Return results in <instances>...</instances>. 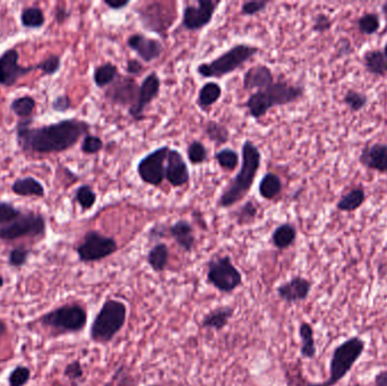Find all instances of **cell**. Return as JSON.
Masks as SVG:
<instances>
[{"label": "cell", "instance_id": "681fc988", "mask_svg": "<svg viewBox=\"0 0 387 386\" xmlns=\"http://www.w3.org/2000/svg\"><path fill=\"white\" fill-rule=\"evenodd\" d=\"M332 26V21L330 17L325 14L316 15L314 19L313 30L317 34H324L330 30Z\"/></svg>", "mask_w": 387, "mask_h": 386}, {"label": "cell", "instance_id": "d6a6232c", "mask_svg": "<svg viewBox=\"0 0 387 386\" xmlns=\"http://www.w3.org/2000/svg\"><path fill=\"white\" fill-rule=\"evenodd\" d=\"M365 200V191L363 188H354L339 200L338 208L344 212L356 211L357 208L363 205Z\"/></svg>", "mask_w": 387, "mask_h": 386}, {"label": "cell", "instance_id": "f1b7e54d", "mask_svg": "<svg viewBox=\"0 0 387 386\" xmlns=\"http://www.w3.org/2000/svg\"><path fill=\"white\" fill-rule=\"evenodd\" d=\"M169 248L163 243H158L152 247L148 254V263L155 272H163L169 262Z\"/></svg>", "mask_w": 387, "mask_h": 386}, {"label": "cell", "instance_id": "e575fe53", "mask_svg": "<svg viewBox=\"0 0 387 386\" xmlns=\"http://www.w3.org/2000/svg\"><path fill=\"white\" fill-rule=\"evenodd\" d=\"M74 200L82 208L83 211H88L96 203V194L90 185H81L75 191Z\"/></svg>", "mask_w": 387, "mask_h": 386}, {"label": "cell", "instance_id": "b9f144b4", "mask_svg": "<svg viewBox=\"0 0 387 386\" xmlns=\"http://www.w3.org/2000/svg\"><path fill=\"white\" fill-rule=\"evenodd\" d=\"M257 215V206L252 200L244 203V205L236 212V221L238 225H244L252 223Z\"/></svg>", "mask_w": 387, "mask_h": 386}, {"label": "cell", "instance_id": "60d3db41", "mask_svg": "<svg viewBox=\"0 0 387 386\" xmlns=\"http://www.w3.org/2000/svg\"><path fill=\"white\" fill-rule=\"evenodd\" d=\"M23 213L21 208L9 202L0 200V228L9 225Z\"/></svg>", "mask_w": 387, "mask_h": 386}, {"label": "cell", "instance_id": "484cf974", "mask_svg": "<svg viewBox=\"0 0 387 386\" xmlns=\"http://www.w3.org/2000/svg\"><path fill=\"white\" fill-rule=\"evenodd\" d=\"M19 21L23 28L28 30H38L46 24V15L38 6H29L23 9L19 15Z\"/></svg>", "mask_w": 387, "mask_h": 386}, {"label": "cell", "instance_id": "9f6ffc18", "mask_svg": "<svg viewBox=\"0 0 387 386\" xmlns=\"http://www.w3.org/2000/svg\"><path fill=\"white\" fill-rule=\"evenodd\" d=\"M7 331H9V326L5 320H0V339L7 335Z\"/></svg>", "mask_w": 387, "mask_h": 386}, {"label": "cell", "instance_id": "cb8c5ba5", "mask_svg": "<svg viewBox=\"0 0 387 386\" xmlns=\"http://www.w3.org/2000/svg\"><path fill=\"white\" fill-rule=\"evenodd\" d=\"M282 192V181L279 176L267 173L258 185V193L264 200H272Z\"/></svg>", "mask_w": 387, "mask_h": 386}, {"label": "cell", "instance_id": "e0dca14e", "mask_svg": "<svg viewBox=\"0 0 387 386\" xmlns=\"http://www.w3.org/2000/svg\"><path fill=\"white\" fill-rule=\"evenodd\" d=\"M165 179L171 186L182 187L190 179V169L185 161L184 156L178 150L169 151L165 166Z\"/></svg>", "mask_w": 387, "mask_h": 386}, {"label": "cell", "instance_id": "7402d4cb", "mask_svg": "<svg viewBox=\"0 0 387 386\" xmlns=\"http://www.w3.org/2000/svg\"><path fill=\"white\" fill-rule=\"evenodd\" d=\"M11 192L21 198H43L46 196V188L41 181L30 176L17 178L11 185Z\"/></svg>", "mask_w": 387, "mask_h": 386}, {"label": "cell", "instance_id": "f907efd6", "mask_svg": "<svg viewBox=\"0 0 387 386\" xmlns=\"http://www.w3.org/2000/svg\"><path fill=\"white\" fill-rule=\"evenodd\" d=\"M126 71L130 76H132V75H134V76H140V75L143 74L144 66L140 61H138V59H129V61H127Z\"/></svg>", "mask_w": 387, "mask_h": 386}, {"label": "cell", "instance_id": "8fae6325", "mask_svg": "<svg viewBox=\"0 0 387 386\" xmlns=\"http://www.w3.org/2000/svg\"><path fill=\"white\" fill-rule=\"evenodd\" d=\"M170 148L167 146L158 148L157 150L146 154L138 162V173L145 184L159 186L165 179V161Z\"/></svg>", "mask_w": 387, "mask_h": 386}, {"label": "cell", "instance_id": "5b68a950", "mask_svg": "<svg viewBox=\"0 0 387 386\" xmlns=\"http://www.w3.org/2000/svg\"><path fill=\"white\" fill-rule=\"evenodd\" d=\"M365 340L351 337L334 349L330 362V375L321 383L296 384V386H335L346 377L365 351Z\"/></svg>", "mask_w": 387, "mask_h": 386}, {"label": "cell", "instance_id": "d6986e66", "mask_svg": "<svg viewBox=\"0 0 387 386\" xmlns=\"http://www.w3.org/2000/svg\"><path fill=\"white\" fill-rule=\"evenodd\" d=\"M274 83V75L269 67L257 65L250 67L244 75L242 85L246 91H262L269 88Z\"/></svg>", "mask_w": 387, "mask_h": 386}, {"label": "cell", "instance_id": "94428289", "mask_svg": "<svg viewBox=\"0 0 387 386\" xmlns=\"http://www.w3.org/2000/svg\"><path fill=\"white\" fill-rule=\"evenodd\" d=\"M150 386H158V385H150Z\"/></svg>", "mask_w": 387, "mask_h": 386}, {"label": "cell", "instance_id": "5bb4252c", "mask_svg": "<svg viewBox=\"0 0 387 386\" xmlns=\"http://www.w3.org/2000/svg\"><path fill=\"white\" fill-rule=\"evenodd\" d=\"M140 85L132 76L119 75L117 80L107 88L105 98L110 103L120 107H133L138 100Z\"/></svg>", "mask_w": 387, "mask_h": 386}, {"label": "cell", "instance_id": "bcb514c9", "mask_svg": "<svg viewBox=\"0 0 387 386\" xmlns=\"http://www.w3.org/2000/svg\"><path fill=\"white\" fill-rule=\"evenodd\" d=\"M63 376L68 378L72 386H78L81 380L84 377V370H83L82 364L80 360H74L69 362L65 370H63Z\"/></svg>", "mask_w": 387, "mask_h": 386}, {"label": "cell", "instance_id": "83f0119b", "mask_svg": "<svg viewBox=\"0 0 387 386\" xmlns=\"http://www.w3.org/2000/svg\"><path fill=\"white\" fill-rule=\"evenodd\" d=\"M299 337L301 340L300 355L305 359L315 358L317 349H316L313 326L307 322H302L299 326Z\"/></svg>", "mask_w": 387, "mask_h": 386}, {"label": "cell", "instance_id": "7a4b0ae2", "mask_svg": "<svg viewBox=\"0 0 387 386\" xmlns=\"http://www.w3.org/2000/svg\"><path fill=\"white\" fill-rule=\"evenodd\" d=\"M262 154L259 148L252 141H244L242 148V165L239 173H237L228 186L221 194L217 205L222 208H231L244 200L249 193L255 181L256 175L261 168Z\"/></svg>", "mask_w": 387, "mask_h": 386}, {"label": "cell", "instance_id": "277c9868", "mask_svg": "<svg viewBox=\"0 0 387 386\" xmlns=\"http://www.w3.org/2000/svg\"><path fill=\"white\" fill-rule=\"evenodd\" d=\"M36 322L53 337L76 335L86 329L88 313L82 305L73 303L46 313Z\"/></svg>", "mask_w": 387, "mask_h": 386}, {"label": "cell", "instance_id": "91938a15", "mask_svg": "<svg viewBox=\"0 0 387 386\" xmlns=\"http://www.w3.org/2000/svg\"><path fill=\"white\" fill-rule=\"evenodd\" d=\"M384 55H385V57L387 58V44H386V46H385Z\"/></svg>", "mask_w": 387, "mask_h": 386}, {"label": "cell", "instance_id": "f6af8a7d", "mask_svg": "<svg viewBox=\"0 0 387 386\" xmlns=\"http://www.w3.org/2000/svg\"><path fill=\"white\" fill-rule=\"evenodd\" d=\"M358 26H359V30L363 34H367V36L376 34L377 31L379 30V26H381L379 17L376 14H373V13L363 15L358 21Z\"/></svg>", "mask_w": 387, "mask_h": 386}, {"label": "cell", "instance_id": "ee69618b", "mask_svg": "<svg viewBox=\"0 0 387 386\" xmlns=\"http://www.w3.org/2000/svg\"><path fill=\"white\" fill-rule=\"evenodd\" d=\"M344 102L352 111L357 113V111H360V110L366 107V104L368 102V98H367L366 94L361 93V92H357L356 90H350L344 96Z\"/></svg>", "mask_w": 387, "mask_h": 386}, {"label": "cell", "instance_id": "603a6c76", "mask_svg": "<svg viewBox=\"0 0 387 386\" xmlns=\"http://www.w3.org/2000/svg\"><path fill=\"white\" fill-rule=\"evenodd\" d=\"M234 315V308L229 306L217 307L202 320L204 329H213L221 331L228 325L229 320Z\"/></svg>", "mask_w": 387, "mask_h": 386}, {"label": "cell", "instance_id": "9a60e30c", "mask_svg": "<svg viewBox=\"0 0 387 386\" xmlns=\"http://www.w3.org/2000/svg\"><path fill=\"white\" fill-rule=\"evenodd\" d=\"M161 88V81L157 73H151L140 83V91H138V100L133 107L129 108L128 113L134 121H143L145 118L144 111L148 104H151L155 98H158Z\"/></svg>", "mask_w": 387, "mask_h": 386}, {"label": "cell", "instance_id": "f5cc1de1", "mask_svg": "<svg viewBox=\"0 0 387 386\" xmlns=\"http://www.w3.org/2000/svg\"><path fill=\"white\" fill-rule=\"evenodd\" d=\"M165 231L167 230H165V225H157L152 228L148 235H150V239H151V240H155V239L163 238L165 235Z\"/></svg>", "mask_w": 387, "mask_h": 386}, {"label": "cell", "instance_id": "30bf717a", "mask_svg": "<svg viewBox=\"0 0 387 386\" xmlns=\"http://www.w3.org/2000/svg\"><path fill=\"white\" fill-rule=\"evenodd\" d=\"M207 280L220 293H231L242 285V275L229 256H220L207 264Z\"/></svg>", "mask_w": 387, "mask_h": 386}, {"label": "cell", "instance_id": "9c48e42d", "mask_svg": "<svg viewBox=\"0 0 387 386\" xmlns=\"http://www.w3.org/2000/svg\"><path fill=\"white\" fill-rule=\"evenodd\" d=\"M117 250L118 245L115 238L102 235L96 230L88 231L75 248L77 258L82 263H93L105 260L115 254Z\"/></svg>", "mask_w": 387, "mask_h": 386}, {"label": "cell", "instance_id": "680465c9", "mask_svg": "<svg viewBox=\"0 0 387 386\" xmlns=\"http://www.w3.org/2000/svg\"><path fill=\"white\" fill-rule=\"evenodd\" d=\"M4 285H5V279H4L3 275L0 274V289H1V288L4 287Z\"/></svg>", "mask_w": 387, "mask_h": 386}, {"label": "cell", "instance_id": "4dcf8cb0", "mask_svg": "<svg viewBox=\"0 0 387 386\" xmlns=\"http://www.w3.org/2000/svg\"><path fill=\"white\" fill-rule=\"evenodd\" d=\"M363 61L366 68L371 74L377 76H384L387 74V58L385 57L384 52L379 50L366 52Z\"/></svg>", "mask_w": 387, "mask_h": 386}, {"label": "cell", "instance_id": "6da1fadb", "mask_svg": "<svg viewBox=\"0 0 387 386\" xmlns=\"http://www.w3.org/2000/svg\"><path fill=\"white\" fill-rule=\"evenodd\" d=\"M33 118L21 119L16 125L19 148L28 154H58L68 151L91 129V125L76 118L44 126L32 127Z\"/></svg>", "mask_w": 387, "mask_h": 386}, {"label": "cell", "instance_id": "52a82bcc", "mask_svg": "<svg viewBox=\"0 0 387 386\" xmlns=\"http://www.w3.org/2000/svg\"><path fill=\"white\" fill-rule=\"evenodd\" d=\"M258 51L259 49L252 44H234V47L223 52L222 55L213 61L200 64L196 71L203 78H222L237 69L242 68L244 64L257 55Z\"/></svg>", "mask_w": 387, "mask_h": 386}, {"label": "cell", "instance_id": "c3c4849f", "mask_svg": "<svg viewBox=\"0 0 387 386\" xmlns=\"http://www.w3.org/2000/svg\"><path fill=\"white\" fill-rule=\"evenodd\" d=\"M51 108L55 113H65L72 108V100L67 94L56 96L51 102Z\"/></svg>", "mask_w": 387, "mask_h": 386}, {"label": "cell", "instance_id": "f546056e", "mask_svg": "<svg viewBox=\"0 0 387 386\" xmlns=\"http://www.w3.org/2000/svg\"><path fill=\"white\" fill-rule=\"evenodd\" d=\"M222 96V88L215 82L204 84L198 93L197 104L201 109H207L217 103Z\"/></svg>", "mask_w": 387, "mask_h": 386}, {"label": "cell", "instance_id": "7c38bea8", "mask_svg": "<svg viewBox=\"0 0 387 386\" xmlns=\"http://www.w3.org/2000/svg\"><path fill=\"white\" fill-rule=\"evenodd\" d=\"M220 1L198 0L196 5H187L182 11V26L187 31H201L210 24Z\"/></svg>", "mask_w": 387, "mask_h": 386}, {"label": "cell", "instance_id": "ab89813d", "mask_svg": "<svg viewBox=\"0 0 387 386\" xmlns=\"http://www.w3.org/2000/svg\"><path fill=\"white\" fill-rule=\"evenodd\" d=\"M31 372L30 368L25 365H17L14 370L9 372V386H26L30 382Z\"/></svg>", "mask_w": 387, "mask_h": 386}, {"label": "cell", "instance_id": "7bdbcfd3", "mask_svg": "<svg viewBox=\"0 0 387 386\" xmlns=\"http://www.w3.org/2000/svg\"><path fill=\"white\" fill-rule=\"evenodd\" d=\"M103 146H105V143H103V141L99 136L88 133V135L83 137L81 151L84 154H88V156H93V154L101 152Z\"/></svg>", "mask_w": 387, "mask_h": 386}, {"label": "cell", "instance_id": "ffe728a7", "mask_svg": "<svg viewBox=\"0 0 387 386\" xmlns=\"http://www.w3.org/2000/svg\"><path fill=\"white\" fill-rule=\"evenodd\" d=\"M360 162L368 169L376 170L379 173H387V146L373 144L363 150L360 156Z\"/></svg>", "mask_w": 387, "mask_h": 386}, {"label": "cell", "instance_id": "2e32d148", "mask_svg": "<svg viewBox=\"0 0 387 386\" xmlns=\"http://www.w3.org/2000/svg\"><path fill=\"white\" fill-rule=\"evenodd\" d=\"M127 46L129 49L138 56L142 61L150 64L157 61L162 55L163 44L158 39L148 38L144 34H135L127 39Z\"/></svg>", "mask_w": 387, "mask_h": 386}, {"label": "cell", "instance_id": "db71d44e", "mask_svg": "<svg viewBox=\"0 0 387 386\" xmlns=\"http://www.w3.org/2000/svg\"><path fill=\"white\" fill-rule=\"evenodd\" d=\"M69 13L68 9L65 7H57L55 11V19L57 21L58 24H63L68 19Z\"/></svg>", "mask_w": 387, "mask_h": 386}, {"label": "cell", "instance_id": "3957f363", "mask_svg": "<svg viewBox=\"0 0 387 386\" xmlns=\"http://www.w3.org/2000/svg\"><path fill=\"white\" fill-rule=\"evenodd\" d=\"M305 93L301 86L289 84L287 82L273 83L265 90L256 91L246 102L248 113L255 119H261L269 110L281 107L299 100Z\"/></svg>", "mask_w": 387, "mask_h": 386}, {"label": "cell", "instance_id": "7dc6e473", "mask_svg": "<svg viewBox=\"0 0 387 386\" xmlns=\"http://www.w3.org/2000/svg\"><path fill=\"white\" fill-rule=\"evenodd\" d=\"M269 4V1H261V0L246 1V3L242 4V14L244 16H255V15L265 11Z\"/></svg>", "mask_w": 387, "mask_h": 386}, {"label": "cell", "instance_id": "d4e9b609", "mask_svg": "<svg viewBox=\"0 0 387 386\" xmlns=\"http://www.w3.org/2000/svg\"><path fill=\"white\" fill-rule=\"evenodd\" d=\"M296 238V229L291 223H283L273 231L272 244L277 250H287L292 246Z\"/></svg>", "mask_w": 387, "mask_h": 386}, {"label": "cell", "instance_id": "44dd1931", "mask_svg": "<svg viewBox=\"0 0 387 386\" xmlns=\"http://www.w3.org/2000/svg\"><path fill=\"white\" fill-rule=\"evenodd\" d=\"M169 233L185 252L190 253L195 246L194 229L186 220H178L169 228Z\"/></svg>", "mask_w": 387, "mask_h": 386}, {"label": "cell", "instance_id": "d590c367", "mask_svg": "<svg viewBox=\"0 0 387 386\" xmlns=\"http://www.w3.org/2000/svg\"><path fill=\"white\" fill-rule=\"evenodd\" d=\"M215 160L225 171H234L239 166V154L232 148H222L215 153Z\"/></svg>", "mask_w": 387, "mask_h": 386}, {"label": "cell", "instance_id": "6f0895ef", "mask_svg": "<svg viewBox=\"0 0 387 386\" xmlns=\"http://www.w3.org/2000/svg\"><path fill=\"white\" fill-rule=\"evenodd\" d=\"M383 13H384L385 19H386V26H387V3H385L383 5Z\"/></svg>", "mask_w": 387, "mask_h": 386}, {"label": "cell", "instance_id": "1f68e13d", "mask_svg": "<svg viewBox=\"0 0 387 386\" xmlns=\"http://www.w3.org/2000/svg\"><path fill=\"white\" fill-rule=\"evenodd\" d=\"M36 101L33 96H22L13 100L9 104V109L19 119L32 118L36 111Z\"/></svg>", "mask_w": 387, "mask_h": 386}, {"label": "cell", "instance_id": "4316f807", "mask_svg": "<svg viewBox=\"0 0 387 386\" xmlns=\"http://www.w3.org/2000/svg\"><path fill=\"white\" fill-rule=\"evenodd\" d=\"M119 76L118 67L115 64L105 63L96 67L93 71V81L96 88H109Z\"/></svg>", "mask_w": 387, "mask_h": 386}, {"label": "cell", "instance_id": "8d00e7d4", "mask_svg": "<svg viewBox=\"0 0 387 386\" xmlns=\"http://www.w3.org/2000/svg\"><path fill=\"white\" fill-rule=\"evenodd\" d=\"M61 68V56L51 55L48 56L47 58H44L41 61H38L36 65H34V69L36 71H41L44 76H53L57 74L58 71Z\"/></svg>", "mask_w": 387, "mask_h": 386}, {"label": "cell", "instance_id": "ac0fdd59", "mask_svg": "<svg viewBox=\"0 0 387 386\" xmlns=\"http://www.w3.org/2000/svg\"><path fill=\"white\" fill-rule=\"evenodd\" d=\"M311 290V283L302 277H294L288 283H282L277 288V295L283 302L288 304L304 302L309 296Z\"/></svg>", "mask_w": 387, "mask_h": 386}, {"label": "cell", "instance_id": "74e56055", "mask_svg": "<svg viewBox=\"0 0 387 386\" xmlns=\"http://www.w3.org/2000/svg\"><path fill=\"white\" fill-rule=\"evenodd\" d=\"M187 156L192 165H202L209 158V152L203 143L200 141H192L187 148Z\"/></svg>", "mask_w": 387, "mask_h": 386}, {"label": "cell", "instance_id": "8992f818", "mask_svg": "<svg viewBox=\"0 0 387 386\" xmlns=\"http://www.w3.org/2000/svg\"><path fill=\"white\" fill-rule=\"evenodd\" d=\"M127 320V306L120 300L108 299L92 322L90 337L99 345L110 343Z\"/></svg>", "mask_w": 387, "mask_h": 386}, {"label": "cell", "instance_id": "11a10c76", "mask_svg": "<svg viewBox=\"0 0 387 386\" xmlns=\"http://www.w3.org/2000/svg\"><path fill=\"white\" fill-rule=\"evenodd\" d=\"M373 386H387V370H382L376 374Z\"/></svg>", "mask_w": 387, "mask_h": 386}, {"label": "cell", "instance_id": "4fadbf2b", "mask_svg": "<svg viewBox=\"0 0 387 386\" xmlns=\"http://www.w3.org/2000/svg\"><path fill=\"white\" fill-rule=\"evenodd\" d=\"M36 71L34 66H22L19 64V52L9 48L0 55V85L11 88L26 75Z\"/></svg>", "mask_w": 387, "mask_h": 386}, {"label": "cell", "instance_id": "ba28073f", "mask_svg": "<svg viewBox=\"0 0 387 386\" xmlns=\"http://www.w3.org/2000/svg\"><path fill=\"white\" fill-rule=\"evenodd\" d=\"M47 235V219L38 212H23L17 219L0 228V240L15 241L23 238H43Z\"/></svg>", "mask_w": 387, "mask_h": 386}, {"label": "cell", "instance_id": "816d5d0a", "mask_svg": "<svg viewBox=\"0 0 387 386\" xmlns=\"http://www.w3.org/2000/svg\"><path fill=\"white\" fill-rule=\"evenodd\" d=\"M103 4L107 6L108 9H113V11H120V9H126L130 1L129 0H113V1L105 0Z\"/></svg>", "mask_w": 387, "mask_h": 386}, {"label": "cell", "instance_id": "f35d334b", "mask_svg": "<svg viewBox=\"0 0 387 386\" xmlns=\"http://www.w3.org/2000/svg\"><path fill=\"white\" fill-rule=\"evenodd\" d=\"M31 254H32V250L30 248H26L24 246L14 247L9 253V265L14 269H21L23 266L26 265L30 260Z\"/></svg>", "mask_w": 387, "mask_h": 386}, {"label": "cell", "instance_id": "836d02e7", "mask_svg": "<svg viewBox=\"0 0 387 386\" xmlns=\"http://www.w3.org/2000/svg\"><path fill=\"white\" fill-rule=\"evenodd\" d=\"M204 132L206 136L209 137V140L215 143V146H221L228 143L229 136H230L229 129L222 123L215 121H207L204 127Z\"/></svg>", "mask_w": 387, "mask_h": 386}]
</instances>
